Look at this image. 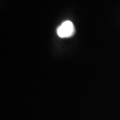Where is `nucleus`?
<instances>
[{
	"label": "nucleus",
	"mask_w": 120,
	"mask_h": 120,
	"mask_svg": "<svg viewBox=\"0 0 120 120\" xmlns=\"http://www.w3.org/2000/svg\"><path fill=\"white\" fill-rule=\"evenodd\" d=\"M75 32V28L71 21H65L59 26L57 29V34L60 38H69L73 36Z\"/></svg>",
	"instance_id": "obj_1"
}]
</instances>
